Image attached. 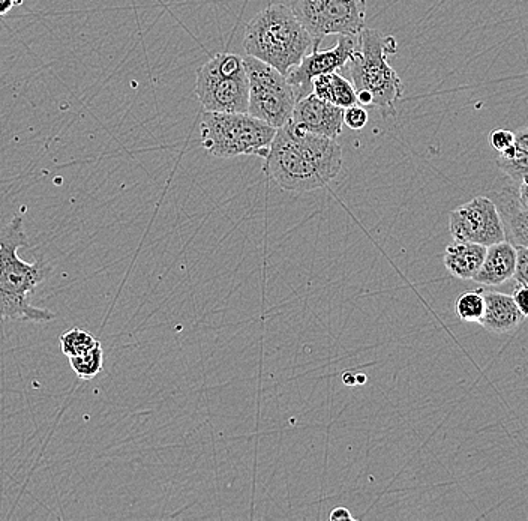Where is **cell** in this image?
Masks as SVG:
<instances>
[{
  "mask_svg": "<svg viewBox=\"0 0 528 521\" xmlns=\"http://www.w3.org/2000/svg\"><path fill=\"white\" fill-rule=\"evenodd\" d=\"M497 167L504 176L519 182L528 176V127L515 133V142L497 158Z\"/></svg>",
  "mask_w": 528,
  "mask_h": 521,
  "instance_id": "obj_17",
  "label": "cell"
},
{
  "mask_svg": "<svg viewBox=\"0 0 528 521\" xmlns=\"http://www.w3.org/2000/svg\"><path fill=\"white\" fill-rule=\"evenodd\" d=\"M69 364L81 379H93L102 370V364H104V352H102L101 344H96L95 347L81 353V355L71 356Z\"/></svg>",
  "mask_w": 528,
  "mask_h": 521,
  "instance_id": "obj_19",
  "label": "cell"
},
{
  "mask_svg": "<svg viewBox=\"0 0 528 521\" xmlns=\"http://www.w3.org/2000/svg\"><path fill=\"white\" fill-rule=\"evenodd\" d=\"M516 268V248L509 241L486 247L485 259L473 281L482 286H500L512 280Z\"/></svg>",
  "mask_w": 528,
  "mask_h": 521,
  "instance_id": "obj_13",
  "label": "cell"
},
{
  "mask_svg": "<svg viewBox=\"0 0 528 521\" xmlns=\"http://www.w3.org/2000/svg\"><path fill=\"white\" fill-rule=\"evenodd\" d=\"M485 245L453 241L444 251L443 262L450 275L458 280H473L485 259Z\"/></svg>",
  "mask_w": 528,
  "mask_h": 521,
  "instance_id": "obj_15",
  "label": "cell"
},
{
  "mask_svg": "<svg viewBox=\"0 0 528 521\" xmlns=\"http://www.w3.org/2000/svg\"><path fill=\"white\" fill-rule=\"evenodd\" d=\"M99 341L93 338L89 332L83 331V329L74 328L71 331L66 332L60 337V347H62L63 355L78 356L81 353L87 352L98 344Z\"/></svg>",
  "mask_w": 528,
  "mask_h": 521,
  "instance_id": "obj_20",
  "label": "cell"
},
{
  "mask_svg": "<svg viewBox=\"0 0 528 521\" xmlns=\"http://www.w3.org/2000/svg\"><path fill=\"white\" fill-rule=\"evenodd\" d=\"M14 7V0H0V17L8 14Z\"/></svg>",
  "mask_w": 528,
  "mask_h": 521,
  "instance_id": "obj_27",
  "label": "cell"
},
{
  "mask_svg": "<svg viewBox=\"0 0 528 521\" xmlns=\"http://www.w3.org/2000/svg\"><path fill=\"white\" fill-rule=\"evenodd\" d=\"M311 92L315 97L333 106L341 107V109H348V107L359 104L353 83L336 71L315 77L311 83Z\"/></svg>",
  "mask_w": 528,
  "mask_h": 521,
  "instance_id": "obj_16",
  "label": "cell"
},
{
  "mask_svg": "<svg viewBox=\"0 0 528 521\" xmlns=\"http://www.w3.org/2000/svg\"><path fill=\"white\" fill-rule=\"evenodd\" d=\"M489 142H491L492 148L501 154V152L509 149L510 146L515 142V133L507 130H495L494 133H491L489 136Z\"/></svg>",
  "mask_w": 528,
  "mask_h": 521,
  "instance_id": "obj_23",
  "label": "cell"
},
{
  "mask_svg": "<svg viewBox=\"0 0 528 521\" xmlns=\"http://www.w3.org/2000/svg\"><path fill=\"white\" fill-rule=\"evenodd\" d=\"M290 122L305 133L335 140L341 136L344 127V109L315 97L311 92L297 100Z\"/></svg>",
  "mask_w": 528,
  "mask_h": 521,
  "instance_id": "obj_11",
  "label": "cell"
},
{
  "mask_svg": "<svg viewBox=\"0 0 528 521\" xmlns=\"http://www.w3.org/2000/svg\"><path fill=\"white\" fill-rule=\"evenodd\" d=\"M23 4V0H14V7H20Z\"/></svg>",
  "mask_w": 528,
  "mask_h": 521,
  "instance_id": "obj_29",
  "label": "cell"
},
{
  "mask_svg": "<svg viewBox=\"0 0 528 521\" xmlns=\"http://www.w3.org/2000/svg\"><path fill=\"white\" fill-rule=\"evenodd\" d=\"M396 50L398 44L395 38L383 37L374 29L360 32L356 53L342 67L350 76L360 106L395 112V104L404 95V85L387 62V55H393Z\"/></svg>",
  "mask_w": 528,
  "mask_h": 521,
  "instance_id": "obj_4",
  "label": "cell"
},
{
  "mask_svg": "<svg viewBox=\"0 0 528 521\" xmlns=\"http://www.w3.org/2000/svg\"><path fill=\"white\" fill-rule=\"evenodd\" d=\"M455 311L462 322L479 323L483 311H485L483 290H467V292L461 293L456 299Z\"/></svg>",
  "mask_w": 528,
  "mask_h": 521,
  "instance_id": "obj_18",
  "label": "cell"
},
{
  "mask_svg": "<svg viewBox=\"0 0 528 521\" xmlns=\"http://www.w3.org/2000/svg\"><path fill=\"white\" fill-rule=\"evenodd\" d=\"M500 187H494L489 199L495 203L503 220L506 241L515 248L528 247V209L519 203L516 187L518 182L501 179Z\"/></svg>",
  "mask_w": 528,
  "mask_h": 521,
  "instance_id": "obj_12",
  "label": "cell"
},
{
  "mask_svg": "<svg viewBox=\"0 0 528 521\" xmlns=\"http://www.w3.org/2000/svg\"><path fill=\"white\" fill-rule=\"evenodd\" d=\"M290 8L315 43L329 35L357 37L365 29L366 0H291Z\"/></svg>",
  "mask_w": 528,
  "mask_h": 521,
  "instance_id": "obj_8",
  "label": "cell"
},
{
  "mask_svg": "<svg viewBox=\"0 0 528 521\" xmlns=\"http://www.w3.org/2000/svg\"><path fill=\"white\" fill-rule=\"evenodd\" d=\"M512 298L518 310L521 311L522 316L528 317V286L516 283Z\"/></svg>",
  "mask_w": 528,
  "mask_h": 521,
  "instance_id": "obj_24",
  "label": "cell"
},
{
  "mask_svg": "<svg viewBox=\"0 0 528 521\" xmlns=\"http://www.w3.org/2000/svg\"><path fill=\"white\" fill-rule=\"evenodd\" d=\"M342 380H344L345 385H354V383H356V376H353V374L345 373L344 379Z\"/></svg>",
  "mask_w": 528,
  "mask_h": 521,
  "instance_id": "obj_28",
  "label": "cell"
},
{
  "mask_svg": "<svg viewBox=\"0 0 528 521\" xmlns=\"http://www.w3.org/2000/svg\"><path fill=\"white\" fill-rule=\"evenodd\" d=\"M516 194H518L519 203H521L524 208L528 209V176L522 178L518 182V187H516Z\"/></svg>",
  "mask_w": 528,
  "mask_h": 521,
  "instance_id": "obj_25",
  "label": "cell"
},
{
  "mask_svg": "<svg viewBox=\"0 0 528 521\" xmlns=\"http://www.w3.org/2000/svg\"><path fill=\"white\" fill-rule=\"evenodd\" d=\"M483 296H485V311L479 323L486 331L492 334H509L525 319L516 307L512 295L489 290L483 292Z\"/></svg>",
  "mask_w": 528,
  "mask_h": 521,
  "instance_id": "obj_14",
  "label": "cell"
},
{
  "mask_svg": "<svg viewBox=\"0 0 528 521\" xmlns=\"http://www.w3.org/2000/svg\"><path fill=\"white\" fill-rule=\"evenodd\" d=\"M249 82L248 113L270 127H284L290 122L297 103L296 89L290 85L287 76L276 68L251 58H243Z\"/></svg>",
  "mask_w": 528,
  "mask_h": 521,
  "instance_id": "obj_7",
  "label": "cell"
},
{
  "mask_svg": "<svg viewBox=\"0 0 528 521\" xmlns=\"http://www.w3.org/2000/svg\"><path fill=\"white\" fill-rule=\"evenodd\" d=\"M314 46V38L285 5H270L255 14L243 35L246 55L276 68L284 76L296 68Z\"/></svg>",
  "mask_w": 528,
  "mask_h": 521,
  "instance_id": "obj_3",
  "label": "cell"
},
{
  "mask_svg": "<svg viewBox=\"0 0 528 521\" xmlns=\"http://www.w3.org/2000/svg\"><path fill=\"white\" fill-rule=\"evenodd\" d=\"M516 283L528 286V247L516 248Z\"/></svg>",
  "mask_w": 528,
  "mask_h": 521,
  "instance_id": "obj_22",
  "label": "cell"
},
{
  "mask_svg": "<svg viewBox=\"0 0 528 521\" xmlns=\"http://www.w3.org/2000/svg\"><path fill=\"white\" fill-rule=\"evenodd\" d=\"M318 46L320 43H315L311 55H306L300 64L287 74L288 82L296 89L297 100L311 94V83L315 77L335 73L353 58L359 46V35H339L338 43L330 50H320Z\"/></svg>",
  "mask_w": 528,
  "mask_h": 521,
  "instance_id": "obj_10",
  "label": "cell"
},
{
  "mask_svg": "<svg viewBox=\"0 0 528 521\" xmlns=\"http://www.w3.org/2000/svg\"><path fill=\"white\" fill-rule=\"evenodd\" d=\"M276 128L249 113L204 112L200 122L201 145L221 160L257 155L266 158Z\"/></svg>",
  "mask_w": 528,
  "mask_h": 521,
  "instance_id": "obj_5",
  "label": "cell"
},
{
  "mask_svg": "<svg viewBox=\"0 0 528 521\" xmlns=\"http://www.w3.org/2000/svg\"><path fill=\"white\" fill-rule=\"evenodd\" d=\"M449 232L453 241L489 245L506 241L503 220L489 197L477 196L449 215Z\"/></svg>",
  "mask_w": 528,
  "mask_h": 521,
  "instance_id": "obj_9",
  "label": "cell"
},
{
  "mask_svg": "<svg viewBox=\"0 0 528 521\" xmlns=\"http://www.w3.org/2000/svg\"><path fill=\"white\" fill-rule=\"evenodd\" d=\"M267 176L290 193L327 187L341 172L342 149L333 139L305 133L287 122L278 128L264 158Z\"/></svg>",
  "mask_w": 528,
  "mask_h": 521,
  "instance_id": "obj_1",
  "label": "cell"
},
{
  "mask_svg": "<svg viewBox=\"0 0 528 521\" xmlns=\"http://www.w3.org/2000/svg\"><path fill=\"white\" fill-rule=\"evenodd\" d=\"M329 518L332 521L354 520L351 512L347 508H344V506H336V508H333Z\"/></svg>",
  "mask_w": 528,
  "mask_h": 521,
  "instance_id": "obj_26",
  "label": "cell"
},
{
  "mask_svg": "<svg viewBox=\"0 0 528 521\" xmlns=\"http://www.w3.org/2000/svg\"><path fill=\"white\" fill-rule=\"evenodd\" d=\"M195 95L204 112L248 113L249 82L243 58L219 53L198 68Z\"/></svg>",
  "mask_w": 528,
  "mask_h": 521,
  "instance_id": "obj_6",
  "label": "cell"
},
{
  "mask_svg": "<svg viewBox=\"0 0 528 521\" xmlns=\"http://www.w3.org/2000/svg\"><path fill=\"white\" fill-rule=\"evenodd\" d=\"M368 121V112L360 104L344 109V125H347L351 130H363L366 124H368Z\"/></svg>",
  "mask_w": 528,
  "mask_h": 521,
  "instance_id": "obj_21",
  "label": "cell"
},
{
  "mask_svg": "<svg viewBox=\"0 0 528 521\" xmlns=\"http://www.w3.org/2000/svg\"><path fill=\"white\" fill-rule=\"evenodd\" d=\"M27 245L29 241L20 217L0 226V322H48L54 319L51 311L30 304L29 296L51 274V268L42 259L33 263L21 260L18 248Z\"/></svg>",
  "mask_w": 528,
  "mask_h": 521,
  "instance_id": "obj_2",
  "label": "cell"
}]
</instances>
